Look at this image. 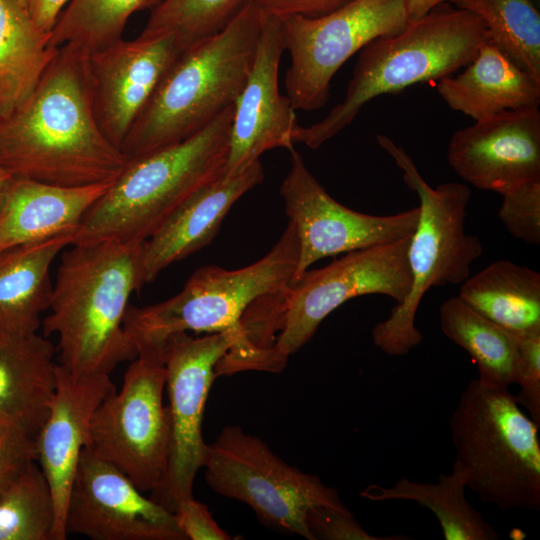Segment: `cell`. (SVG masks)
<instances>
[{"mask_svg": "<svg viewBox=\"0 0 540 540\" xmlns=\"http://www.w3.org/2000/svg\"><path fill=\"white\" fill-rule=\"evenodd\" d=\"M128 162L103 133L91 100L86 54L61 46L26 101L0 120V168L60 186L113 181Z\"/></svg>", "mask_w": 540, "mask_h": 540, "instance_id": "obj_1", "label": "cell"}, {"mask_svg": "<svg viewBox=\"0 0 540 540\" xmlns=\"http://www.w3.org/2000/svg\"><path fill=\"white\" fill-rule=\"evenodd\" d=\"M144 242L106 240L63 253L41 325L44 336L57 337L58 363L73 375H109L138 356L124 319L144 285Z\"/></svg>", "mask_w": 540, "mask_h": 540, "instance_id": "obj_2", "label": "cell"}, {"mask_svg": "<svg viewBox=\"0 0 540 540\" xmlns=\"http://www.w3.org/2000/svg\"><path fill=\"white\" fill-rule=\"evenodd\" d=\"M264 16L256 3L246 0L221 30L179 54L121 146L128 160L184 141L235 104Z\"/></svg>", "mask_w": 540, "mask_h": 540, "instance_id": "obj_3", "label": "cell"}, {"mask_svg": "<svg viewBox=\"0 0 540 540\" xmlns=\"http://www.w3.org/2000/svg\"><path fill=\"white\" fill-rule=\"evenodd\" d=\"M234 105L179 143L129 159L74 233L72 245L145 241L197 189L220 177Z\"/></svg>", "mask_w": 540, "mask_h": 540, "instance_id": "obj_4", "label": "cell"}, {"mask_svg": "<svg viewBox=\"0 0 540 540\" xmlns=\"http://www.w3.org/2000/svg\"><path fill=\"white\" fill-rule=\"evenodd\" d=\"M488 40V29L475 13L445 4L395 34L372 40L359 51L343 101L319 122L299 125L294 142L320 147L351 124L372 99L452 75Z\"/></svg>", "mask_w": 540, "mask_h": 540, "instance_id": "obj_5", "label": "cell"}, {"mask_svg": "<svg viewBox=\"0 0 540 540\" xmlns=\"http://www.w3.org/2000/svg\"><path fill=\"white\" fill-rule=\"evenodd\" d=\"M377 142L402 170L405 184L420 202L418 223L407 251L411 288L404 301L372 329L376 347L388 355L403 356L423 340L415 319L427 291L465 281L483 246L477 236L465 232L471 196L467 185L448 182L432 188L403 148L384 135H377Z\"/></svg>", "mask_w": 540, "mask_h": 540, "instance_id": "obj_6", "label": "cell"}, {"mask_svg": "<svg viewBox=\"0 0 540 540\" xmlns=\"http://www.w3.org/2000/svg\"><path fill=\"white\" fill-rule=\"evenodd\" d=\"M449 427L454 464L482 502L502 511L540 510L539 425L515 395L474 379L461 393Z\"/></svg>", "mask_w": 540, "mask_h": 540, "instance_id": "obj_7", "label": "cell"}, {"mask_svg": "<svg viewBox=\"0 0 540 540\" xmlns=\"http://www.w3.org/2000/svg\"><path fill=\"white\" fill-rule=\"evenodd\" d=\"M298 257V236L289 221L273 248L249 266L236 270L204 266L173 297L144 307L129 305L125 329L138 354L164 351L170 337L189 331L234 330L240 338L245 311L258 298L292 282Z\"/></svg>", "mask_w": 540, "mask_h": 540, "instance_id": "obj_8", "label": "cell"}, {"mask_svg": "<svg viewBox=\"0 0 540 540\" xmlns=\"http://www.w3.org/2000/svg\"><path fill=\"white\" fill-rule=\"evenodd\" d=\"M410 237L345 253L329 265L307 270L273 296L272 316L278 332L271 351L272 372L302 348L321 322L348 300L370 294L404 301L412 284L407 251Z\"/></svg>", "mask_w": 540, "mask_h": 540, "instance_id": "obj_9", "label": "cell"}, {"mask_svg": "<svg viewBox=\"0 0 540 540\" xmlns=\"http://www.w3.org/2000/svg\"><path fill=\"white\" fill-rule=\"evenodd\" d=\"M202 468L217 494L249 505L264 522L313 540L306 514L314 506L352 513L321 479L289 465L261 438L225 426L207 444Z\"/></svg>", "mask_w": 540, "mask_h": 540, "instance_id": "obj_10", "label": "cell"}, {"mask_svg": "<svg viewBox=\"0 0 540 540\" xmlns=\"http://www.w3.org/2000/svg\"><path fill=\"white\" fill-rule=\"evenodd\" d=\"M165 385L164 352L138 354L124 374L121 388L95 410L85 446L124 473L143 493L159 487L167 467Z\"/></svg>", "mask_w": 540, "mask_h": 540, "instance_id": "obj_11", "label": "cell"}, {"mask_svg": "<svg viewBox=\"0 0 540 540\" xmlns=\"http://www.w3.org/2000/svg\"><path fill=\"white\" fill-rule=\"evenodd\" d=\"M280 19L291 58L284 80L287 96L295 110L305 111L327 103L333 76L352 55L409 22L404 0H350L318 17Z\"/></svg>", "mask_w": 540, "mask_h": 540, "instance_id": "obj_12", "label": "cell"}, {"mask_svg": "<svg viewBox=\"0 0 540 540\" xmlns=\"http://www.w3.org/2000/svg\"><path fill=\"white\" fill-rule=\"evenodd\" d=\"M238 337L234 330L196 338L178 333L165 344L168 460L164 478L150 497L171 512L193 497V483L207 450L202 423L208 394L218 362Z\"/></svg>", "mask_w": 540, "mask_h": 540, "instance_id": "obj_13", "label": "cell"}, {"mask_svg": "<svg viewBox=\"0 0 540 540\" xmlns=\"http://www.w3.org/2000/svg\"><path fill=\"white\" fill-rule=\"evenodd\" d=\"M290 153L291 167L280 194L299 241L292 282L322 258L395 242L414 233L419 206L385 216L349 209L326 192L295 149Z\"/></svg>", "mask_w": 540, "mask_h": 540, "instance_id": "obj_14", "label": "cell"}, {"mask_svg": "<svg viewBox=\"0 0 540 540\" xmlns=\"http://www.w3.org/2000/svg\"><path fill=\"white\" fill-rule=\"evenodd\" d=\"M64 530L67 537L93 540H186L173 512L85 448L68 495Z\"/></svg>", "mask_w": 540, "mask_h": 540, "instance_id": "obj_15", "label": "cell"}, {"mask_svg": "<svg viewBox=\"0 0 540 540\" xmlns=\"http://www.w3.org/2000/svg\"><path fill=\"white\" fill-rule=\"evenodd\" d=\"M284 50L281 19L265 14L250 71L234 104L226 176L244 171L268 150H294L299 124L289 97L278 86Z\"/></svg>", "mask_w": 540, "mask_h": 540, "instance_id": "obj_16", "label": "cell"}, {"mask_svg": "<svg viewBox=\"0 0 540 540\" xmlns=\"http://www.w3.org/2000/svg\"><path fill=\"white\" fill-rule=\"evenodd\" d=\"M172 35L123 38L86 54L93 109L106 137L121 146L159 81L182 52Z\"/></svg>", "mask_w": 540, "mask_h": 540, "instance_id": "obj_17", "label": "cell"}, {"mask_svg": "<svg viewBox=\"0 0 540 540\" xmlns=\"http://www.w3.org/2000/svg\"><path fill=\"white\" fill-rule=\"evenodd\" d=\"M455 173L500 195L540 180V112L506 110L456 131L447 148Z\"/></svg>", "mask_w": 540, "mask_h": 540, "instance_id": "obj_18", "label": "cell"}, {"mask_svg": "<svg viewBox=\"0 0 540 540\" xmlns=\"http://www.w3.org/2000/svg\"><path fill=\"white\" fill-rule=\"evenodd\" d=\"M116 388L107 374L75 376L58 365L57 385L35 444L57 514L55 540H65L64 515L71 484L99 404Z\"/></svg>", "mask_w": 540, "mask_h": 540, "instance_id": "obj_19", "label": "cell"}, {"mask_svg": "<svg viewBox=\"0 0 540 540\" xmlns=\"http://www.w3.org/2000/svg\"><path fill=\"white\" fill-rule=\"evenodd\" d=\"M264 179L259 161L242 172L224 173L192 193L144 242L142 280L149 283L168 266L207 246L234 203Z\"/></svg>", "mask_w": 540, "mask_h": 540, "instance_id": "obj_20", "label": "cell"}, {"mask_svg": "<svg viewBox=\"0 0 540 540\" xmlns=\"http://www.w3.org/2000/svg\"><path fill=\"white\" fill-rule=\"evenodd\" d=\"M111 183L60 186L13 178L0 206V252L77 230Z\"/></svg>", "mask_w": 540, "mask_h": 540, "instance_id": "obj_21", "label": "cell"}, {"mask_svg": "<svg viewBox=\"0 0 540 540\" xmlns=\"http://www.w3.org/2000/svg\"><path fill=\"white\" fill-rule=\"evenodd\" d=\"M55 355L48 337L0 325V421L36 437L57 385Z\"/></svg>", "mask_w": 540, "mask_h": 540, "instance_id": "obj_22", "label": "cell"}, {"mask_svg": "<svg viewBox=\"0 0 540 540\" xmlns=\"http://www.w3.org/2000/svg\"><path fill=\"white\" fill-rule=\"evenodd\" d=\"M437 92L453 110L474 121L506 110L538 108L540 80L520 68L491 40L466 68L438 80Z\"/></svg>", "mask_w": 540, "mask_h": 540, "instance_id": "obj_23", "label": "cell"}, {"mask_svg": "<svg viewBox=\"0 0 540 540\" xmlns=\"http://www.w3.org/2000/svg\"><path fill=\"white\" fill-rule=\"evenodd\" d=\"M75 231L0 252V325L37 332L41 315L51 302L50 267L58 254L72 245Z\"/></svg>", "mask_w": 540, "mask_h": 540, "instance_id": "obj_24", "label": "cell"}, {"mask_svg": "<svg viewBox=\"0 0 540 540\" xmlns=\"http://www.w3.org/2000/svg\"><path fill=\"white\" fill-rule=\"evenodd\" d=\"M457 296L516 337L540 332V273L527 266L494 261L463 281Z\"/></svg>", "mask_w": 540, "mask_h": 540, "instance_id": "obj_25", "label": "cell"}, {"mask_svg": "<svg viewBox=\"0 0 540 540\" xmlns=\"http://www.w3.org/2000/svg\"><path fill=\"white\" fill-rule=\"evenodd\" d=\"M48 42L19 0H0V120L39 84L58 51Z\"/></svg>", "mask_w": 540, "mask_h": 540, "instance_id": "obj_26", "label": "cell"}, {"mask_svg": "<svg viewBox=\"0 0 540 540\" xmlns=\"http://www.w3.org/2000/svg\"><path fill=\"white\" fill-rule=\"evenodd\" d=\"M445 336L463 348L477 365L479 382L492 389L514 384L518 366V338L476 311L458 296L439 309Z\"/></svg>", "mask_w": 540, "mask_h": 540, "instance_id": "obj_27", "label": "cell"}, {"mask_svg": "<svg viewBox=\"0 0 540 540\" xmlns=\"http://www.w3.org/2000/svg\"><path fill=\"white\" fill-rule=\"evenodd\" d=\"M467 476L456 464L437 483L401 478L391 487L367 486L360 496L375 502L406 500L430 509L437 517L445 540H496L498 533L465 497Z\"/></svg>", "mask_w": 540, "mask_h": 540, "instance_id": "obj_28", "label": "cell"}, {"mask_svg": "<svg viewBox=\"0 0 540 540\" xmlns=\"http://www.w3.org/2000/svg\"><path fill=\"white\" fill-rule=\"evenodd\" d=\"M161 0H70L49 35V47L85 54L122 38L129 18Z\"/></svg>", "mask_w": 540, "mask_h": 540, "instance_id": "obj_29", "label": "cell"}, {"mask_svg": "<svg viewBox=\"0 0 540 540\" xmlns=\"http://www.w3.org/2000/svg\"><path fill=\"white\" fill-rule=\"evenodd\" d=\"M56 528L50 485L33 461L0 494V540H55Z\"/></svg>", "mask_w": 540, "mask_h": 540, "instance_id": "obj_30", "label": "cell"}, {"mask_svg": "<svg viewBox=\"0 0 540 540\" xmlns=\"http://www.w3.org/2000/svg\"><path fill=\"white\" fill-rule=\"evenodd\" d=\"M457 6L475 13L490 40L540 80V14L531 0H463Z\"/></svg>", "mask_w": 540, "mask_h": 540, "instance_id": "obj_31", "label": "cell"}, {"mask_svg": "<svg viewBox=\"0 0 540 540\" xmlns=\"http://www.w3.org/2000/svg\"><path fill=\"white\" fill-rule=\"evenodd\" d=\"M246 0H161L139 37L174 36L182 50L221 30Z\"/></svg>", "mask_w": 540, "mask_h": 540, "instance_id": "obj_32", "label": "cell"}, {"mask_svg": "<svg viewBox=\"0 0 540 540\" xmlns=\"http://www.w3.org/2000/svg\"><path fill=\"white\" fill-rule=\"evenodd\" d=\"M498 217L514 238L540 244V180L502 194Z\"/></svg>", "mask_w": 540, "mask_h": 540, "instance_id": "obj_33", "label": "cell"}, {"mask_svg": "<svg viewBox=\"0 0 540 540\" xmlns=\"http://www.w3.org/2000/svg\"><path fill=\"white\" fill-rule=\"evenodd\" d=\"M517 338L518 366L514 384L520 386V391L515 398L540 426V332Z\"/></svg>", "mask_w": 540, "mask_h": 540, "instance_id": "obj_34", "label": "cell"}, {"mask_svg": "<svg viewBox=\"0 0 540 540\" xmlns=\"http://www.w3.org/2000/svg\"><path fill=\"white\" fill-rule=\"evenodd\" d=\"M306 526L313 540H408L407 535L374 536L369 534L352 513H342L314 506L306 514Z\"/></svg>", "mask_w": 540, "mask_h": 540, "instance_id": "obj_35", "label": "cell"}, {"mask_svg": "<svg viewBox=\"0 0 540 540\" xmlns=\"http://www.w3.org/2000/svg\"><path fill=\"white\" fill-rule=\"evenodd\" d=\"M33 461H37L35 438L11 423L0 421V494Z\"/></svg>", "mask_w": 540, "mask_h": 540, "instance_id": "obj_36", "label": "cell"}, {"mask_svg": "<svg viewBox=\"0 0 540 540\" xmlns=\"http://www.w3.org/2000/svg\"><path fill=\"white\" fill-rule=\"evenodd\" d=\"M175 521L186 540H231L214 520L208 507L194 497L179 503L173 511Z\"/></svg>", "mask_w": 540, "mask_h": 540, "instance_id": "obj_37", "label": "cell"}, {"mask_svg": "<svg viewBox=\"0 0 540 540\" xmlns=\"http://www.w3.org/2000/svg\"><path fill=\"white\" fill-rule=\"evenodd\" d=\"M266 14L278 18L290 16L318 17L350 0H251Z\"/></svg>", "mask_w": 540, "mask_h": 540, "instance_id": "obj_38", "label": "cell"}, {"mask_svg": "<svg viewBox=\"0 0 540 540\" xmlns=\"http://www.w3.org/2000/svg\"><path fill=\"white\" fill-rule=\"evenodd\" d=\"M70 0H27V11L40 31L49 34Z\"/></svg>", "mask_w": 540, "mask_h": 540, "instance_id": "obj_39", "label": "cell"}, {"mask_svg": "<svg viewBox=\"0 0 540 540\" xmlns=\"http://www.w3.org/2000/svg\"><path fill=\"white\" fill-rule=\"evenodd\" d=\"M447 1L458 4L463 0H404V3L409 21H412L426 15L432 9Z\"/></svg>", "mask_w": 540, "mask_h": 540, "instance_id": "obj_40", "label": "cell"}, {"mask_svg": "<svg viewBox=\"0 0 540 540\" xmlns=\"http://www.w3.org/2000/svg\"><path fill=\"white\" fill-rule=\"evenodd\" d=\"M12 179L13 177L9 173L0 168V206L3 201L5 192Z\"/></svg>", "mask_w": 540, "mask_h": 540, "instance_id": "obj_41", "label": "cell"}, {"mask_svg": "<svg viewBox=\"0 0 540 540\" xmlns=\"http://www.w3.org/2000/svg\"><path fill=\"white\" fill-rule=\"evenodd\" d=\"M21 2V4H23L25 7L27 5V0H19Z\"/></svg>", "mask_w": 540, "mask_h": 540, "instance_id": "obj_42", "label": "cell"}]
</instances>
